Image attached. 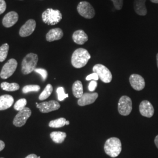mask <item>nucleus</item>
Segmentation results:
<instances>
[{"label":"nucleus","mask_w":158,"mask_h":158,"mask_svg":"<svg viewBox=\"0 0 158 158\" xmlns=\"http://www.w3.org/2000/svg\"><path fill=\"white\" fill-rule=\"evenodd\" d=\"M91 58L89 52L84 48H79L74 51L71 62L74 68L80 69L83 68Z\"/></svg>","instance_id":"f257e3e1"},{"label":"nucleus","mask_w":158,"mask_h":158,"mask_svg":"<svg viewBox=\"0 0 158 158\" xmlns=\"http://www.w3.org/2000/svg\"><path fill=\"white\" fill-rule=\"evenodd\" d=\"M122 151V144L120 139L116 137H112L106 142L104 145V151L111 158H116Z\"/></svg>","instance_id":"f03ea898"},{"label":"nucleus","mask_w":158,"mask_h":158,"mask_svg":"<svg viewBox=\"0 0 158 158\" xmlns=\"http://www.w3.org/2000/svg\"><path fill=\"white\" fill-rule=\"evenodd\" d=\"M43 22L48 25H55L62 19V14L58 10L48 8L42 14Z\"/></svg>","instance_id":"7ed1b4c3"},{"label":"nucleus","mask_w":158,"mask_h":158,"mask_svg":"<svg viewBox=\"0 0 158 158\" xmlns=\"http://www.w3.org/2000/svg\"><path fill=\"white\" fill-rule=\"evenodd\" d=\"M38 61V56L34 53H30L25 57L22 62V73L25 75L34 72Z\"/></svg>","instance_id":"20e7f679"},{"label":"nucleus","mask_w":158,"mask_h":158,"mask_svg":"<svg viewBox=\"0 0 158 158\" xmlns=\"http://www.w3.org/2000/svg\"><path fill=\"white\" fill-rule=\"evenodd\" d=\"M94 73L98 74L99 78L102 82L105 83H109L113 79L112 73L110 70L106 66L102 64H97L93 68Z\"/></svg>","instance_id":"39448f33"},{"label":"nucleus","mask_w":158,"mask_h":158,"mask_svg":"<svg viewBox=\"0 0 158 158\" xmlns=\"http://www.w3.org/2000/svg\"><path fill=\"white\" fill-rule=\"evenodd\" d=\"M77 10L81 17L86 19H92L96 14L93 6L87 1H81L79 2L77 7Z\"/></svg>","instance_id":"423d86ee"},{"label":"nucleus","mask_w":158,"mask_h":158,"mask_svg":"<svg viewBox=\"0 0 158 158\" xmlns=\"http://www.w3.org/2000/svg\"><path fill=\"white\" fill-rule=\"evenodd\" d=\"M132 110V102L128 96H122L118 104V110L121 115L127 116L130 115Z\"/></svg>","instance_id":"0eeeda50"},{"label":"nucleus","mask_w":158,"mask_h":158,"mask_svg":"<svg viewBox=\"0 0 158 158\" xmlns=\"http://www.w3.org/2000/svg\"><path fill=\"white\" fill-rule=\"evenodd\" d=\"M18 63L15 59H10L3 66L0 73V77L2 79H6L11 77L17 69Z\"/></svg>","instance_id":"6e6552de"},{"label":"nucleus","mask_w":158,"mask_h":158,"mask_svg":"<svg viewBox=\"0 0 158 158\" xmlns=\"http://www.w3.org/2000/svg\"><path fill=\"white\" fill-rule=\"evenodd\" d=\"M31 110L30 108L25 107L23 110L18 111L13 120V124L17 127H21L26 124L28 119L31 115Z\"/></svg>","instance_id":"1a4fd4ad"},{"label":"nucleus","mask_w":158,"mask_h":158,"mask_svg":"<svg viewBox=\"0 0 158 158\" xmlns=\"http://www.w3.org/2000/svg\"><path fill=\"white\" fill-rule=\"evenodd\" d=\"M36 107L39 108L40 111L42 113H48L59 110L60 107V104L55 100L49 102H43L41 103H36Z\"/></svg>","instance_id":"9d476101"},{"label":"nucleus","mask_w":158,"mask_h":158,"mask_svg":"<svg viewBox=\"0 0 158 158\" xmlns=\"http://www.w3.org/2000/svg\"><path fill=\"white\" fill-rule=\"evenodd\" d=\"M130 85L136 91H141L143 90L145 87V81L143 77L141 76L133 74L130 76Z\"/></svg>","instance_id":"9b49d317"},{"label":"nucleus","mask_w":158,"mask_h":158,"mask_svg":"<svg viewBox=\"0 0 158 158\" xmlns=\"http://www.w3.org/2000/svg\"><path fill=\"white\" fill-rule=\"evenodd\" d=\"M36 23L34 19H29L19 29V34L20 36L27 37L28 36H30L34 32L35 29L36 28Z\"/></svg>","instance_id":"f8f14e48"},{"label":"nucleus","mask_w":158,"mask_h":158,"mask_svg":"<svg viewBox=\"0 0 158 158\" xmlns=\"http://www.w3.org/2000/svg\"><path fill=\"white\" fill-rule=\"evenodd\" d=\"M139 112L142 116L151 118L154 114V108L152 104L148 100H143L139 105Z\"/></svg>","instance_id":"ddd939ff"},{"label":"nucleus","mask_w":158,"mask_h":158,"mask_svg":"<svg viewBox=\"0 0 158 158\" xmlns=\"http://www.w3.org/2000/svg\"><path fill=\"white\" fill-rule=\"evenodd\" d=\"M98 94L97 93H84L77 101L78 105L80 106H85L90 105L96 102V99L98 98Z\"/></svg>","instance_id":"4468645a"},{"label":"nucleus","mask_w":158,"mask_h":158,"mask_svg":"<svg viewBox=\"0 0 158 158\" xmlns=\"http://www.w3.org/2000/svg\"><path fill=\"white\" fill-rule=\"evenodd\" d=\"M19 16L18 13L11 11L7 13L2 19V25L6 28H11L18 21Z\"/></svg>","instance_id":"2eb2a0df"},{"label":"nucleus","mask_w":158,"mask_h":158,"mask_svg":"<svg viewBox=\"0 0 158 158\" xmlns=\"http://www.w3.org/2000/svg\"><path fill=\"white\" fill-rule=\"evenodd\" d=\"M63 36V32L59 28L51 29L46 35V40L48 42H53L55 40H61Z\"/></svg>","instance_id":"dca6fc26"},{"label":"nucleus","mask_w":158,"mask_h":158,"mask_svg":"<svg viewBox=\"0 0 158 158\" xmlns=\"http://www.w3.org/2000/svg\"><path fill=\"white\" fill-rule=\"evenodd\" d=\"M72 39L74 43L78 45H83L89 40L88 35L83 30L76 31L72 35Z\"/></svg>","instance_id":"f3484780"},{"label":"nucleus","mask_w":158,"mask_h":158,"mask_svg":"<svg viewBox=\"0 0 158 158\" xmlns=\"http://www.w3.org/2000/svg\"><path fill=\"white\" fill-rule=\"evenodd\" d=\"M146 0H134V8L136 13L141 16L147 14V9L145 6Z\"/></svg>","instance_id":"a211bd4d"},{"label":"nucleus","mask_w":158,"mask_h":158,"mask_svg":"<svg viewBox=\"0 0 158 158\" xmlns=\"http://www.w3.org/2000/svg\"><path fill=\"white\" fill-rule=\"evenodd\" d=\"M14 99L10 95H3L0 96V111L6 110L11 107L14 104Z\"/></svg>","instance_id":"6ab92c4d"},{"label":"nucleus","mask_w":158,"mask_h":158,"mask_svg":"<svg viewBox=\"0 0 158 158\" xmlns=\"http://www.w3.org/2000/svg\"><path fill=\"white\" fill-rule=\"evenodd\" d=\"M66 134L61 131H54L50 134L51 139L55 143H62L66 138Z\"/></svg>","instance_id":"aec40b11"},{"label":"nucleus","mask_w":158,"mask_h":158,"mask_svg":"<svg viewBox=\"0 0 158 158\" xmlns=\"http://www.w3.org/2000/svg\"><path fill=\"white\" fill-rule=\"evenodd\" d=\"M72 91L74 96L76 98H80L83 96V87L81 81L80 80L76 81L72 85Z\"/></svg>","instance_id":"412c9836"},{"label":"nucleus","mask_w":158,"mask_h":158,"mask_svg":"<svg viewBox=\"0 0 158 158\" xmlns=\"http://www.w3.org/2000/svg\"><path fill=\"white\" fill-rule=\"evenodd\" d=\"M1 88L3 90L6 91H15L19 89V85L16 83H9L7 82H3L1 84Z\"/></svg>","instance_id":"4be33fe9"},{"label":"nucleus","mask_w":158,"mask_h":158,"mask_svg":"<svg viewBox=\"0 0 158 158\" xmlns=\"http://www.w3.org/2000/svg\"><path fill=\"white\" fill-rule=\"evenodd\" d=\"M66 119L64 118H59L52 120L49 122V127L51 128H61L66 125Z\"/></svg>","instance_id":"5701e85b"},{"label":"nucleus","mask_w":158,"mask_h":158,"mask_svg":"<svg viewBox=\"0 0 158 158\" xmlns=\"http://www.w3.org/2000/svg\"><path fill=\"white\" fill-rule=\"evenodd\" d=\"M53 91V87L51 84L46 85L45 89L41 93L39 96V100H45L47 99L49 96H51Z\"/></svg>","instance_id":"b1692460"},{"label":"nucleus","mask_w":158,"mask_h":158,"mask_svg":"<svg viewBox=\"0 0 158 158\" xmlns=\"http://www.w3.org/2000/svg\"><path fill=\"white\" fill-rule=\"evenodd\" d=\"M10 46L8 44H4L0 46V62H4L8 56Z\"/></svg>","instance_id":"393cba45"},{"label":"nucleus","mask_w":158,"mask_h":158,"mask_svg":"<svg viewBox=\"0 0 158 158\" xmlns=\"http://www.w3.org/2000/svg\"><path fill=\"white\" fill-rule=\"evenodd\" d=\"M40 87L38 85H27L23 87V93L24 94H27L32 91L38 92L40 90Z\"/></svg>","instance_id":"a878e982"},{"label":"nucleus","mask_w":158,"mask_h":158,"mask_svg":"<svg viewBox=\"0 0 158 158\" xmlns=\"http://www.w3.org/2000/svg\"><path fill=\"white\" fill-rule=\"evenodd\" d=\"M27 104V101L25 98H21L15 102L14 108L15 110H17L18 111H20L25 108Z\"/></svg>","instance_id":"bb28decb"},{"label":"nucleus","mask_w":158,"mask_h":158,"mask_svg":"<svg viewBox=\"0 0 158 158\" xmlns=\"http://www.w3.org/2000/svg\"><path fill=\"white\" fill-rule=\"evenodd\" d=\"M56 93L57 94V98L59 101H63L65 98L69 97L68 94H66L64 92V89L62 87H59L57 89Z\"/></svg>","instance_id":"cd10ccee"},{"label":"nucleus","mask_w":158,"mask_h":158,"mask_svg":"<svg viewBox=\"0 0 158 158\" xmlns=\"http://www.w3.org/2000/svg\"><path fill=\"white\" fill-rule=\"evenodd\" d=\"M35 72L40 74V75L42 76V78L43 79L44 81H45L48 77V72L44 69H41V68H38V69H35L34 70Z\"/></svg>","instance_id":"c85d7f7f"},{"label":"nucleus","mask_w":158,"mask_h":158,"mask_svg":"<svg viewBox=\"0 0 158 158\" xmlns=\"http://www.w3.org/2000/svg\"><path fill=\"white\" fill-rule=\"evenodd\" d=\"M113 2L114 7L117 10H121L123 6V0H111Z\"/></svg>","instance_id":"c756f323"},{"label":"nucleus","mask_w":158,"mask_h":158,"mask_svg":"<svg viewBox=\"0 0 158 158\" xmlns=\"http://www.w3.org/2000/svg\"><path fill=\"white\" fill-rule=\"evenodd\" d=\"M98 79H99V77H98V74L96 73H94V72H93V73L88 75V76L86 77L85 80H86L87 81H90V80H95V81H97V80H98Z\"/></svg>","instance_id":"7c9ffc66"},{"label":"nucleus","mask_w":158,"mask_h":158,"mask_svg":"<svg viewBox=\"0 0 158 158\" xmlns=\"http://www.w3.org/2000/svg\"><path fill=\"white\" fill-rule=\"evenodd\" d=\"M6 4L5 0H0V15L6 11Z\"/></svg>","instance_id":"2f4dec72"},{"label":"nucleus","mask_w":158,"mask_h":158,"mask_svg":"<svg viewBox=\"0 0 158 158\" xmlns=\"http://www.w3.org/2000/svg\"><path fill=\"white\" fill-rule=\"evenodd\" d=\"M97 86V82L95 80H91L89 85V90L90 91H94L96 90V87Z\"/></svg>","instance_id":"473e14b6"},{"label":"nucleus","mask_w":158,"mask_h":158,"mask_svg":"<svg viewBox=\"0 0 158 158\" xmlns=\"http://www.w3.org/2000/svg\"><path fill=\"white\" fill-rule=\"evenodd\" d=\"M5 148V143L2 141L0 140V152L2 151Z\"/></svg>","instance_id":"72a5a7b5"},{"label":"nucleus","mask_w":158,"mask_h":158,"mask_svg":"<svg viewBox=\"0 0 158 158\" xmlns=\"http://www.w3.org/2000/svg\"><path fill=\"white\" fill-rule=\"evenodd\" d=\"M25 158H38V156H37V155L35 154H30Z\"/></svg>","instance_id":"f704fd0d"},{"label":"nucleus","mask_w":158,"mask_h":158,"mask_svg":"<svg viewBox=\"0 0 158 158\" xmlns=\"http://www.w3.org/2000/svg\"><path fill=\"white\" fill-rule=\"evenodd\" d=\"M154 142H155V143L156 146L158 148V135L155 137V141Z\"/></svg>","instance_id":"c9c22d12"},{"label":"nucleus","mask_w":158,"mask_h":158,"mask_svg":"<svg viewBox=\"0 0 158 158\" xmlns=\"http://www.w3.org/2000/svg\"><path fill=\"white\" fill-rule=\"evenodd\" d=\"M153 3H155V4H158V0H150Z\"/></svg>","instance_id":"e433bc0d"},{"label":"nucleus","mask_w":158,"mask_h":158,"mask_svg":"<svg viewBox=\"0 0 158 158\" xmlns=\"http://www.w3.org/2000/svg\"><path fill=\"white\" fill-rule=\"evenodd\" d=\"M156 61H157V66H158V53L156 55Z\"/></svg>","instance_id":"4c0bfd02"},{"label":"nucleus","mask_w":158,"mask_h":158,"mask_svg":"<svg viewBox=\"0 0 158 158\" xmlns=\"http://www.w3.org/2000/svg\"><path fill=\"white\" fill-rule=\"evenodd\" d=\"M70 124V122L69 121H66V125H68Z\"/></svg>","instance_id":"58836bf2"},{"label":"nucleus","mask_w":158,"mask_h":158,"mask_svg":"<svg viewBox=\"0 0 158 158\" xmlns=\"http://www.w3.org/2000/svg\"><path fill=\"white\" fill-rule=\"evenodd\" d=\"M38 158H40V156H38Z\"/></svg>","instance_id":"ea45409f"},{"label":"nucleus","mask_w":158,"mask_h":158,"mask_svg":"<svg viewBox=\"0 0 158 158\" xmlns=\"http://www.w3.org/2000/svg\"></svg>","instance_id":"a19ab883"}]
</instances>
